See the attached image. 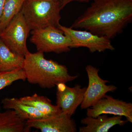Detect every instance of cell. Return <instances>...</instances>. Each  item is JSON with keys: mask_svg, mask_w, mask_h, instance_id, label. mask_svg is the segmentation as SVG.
I'll list each match as a JSON object with an SVG mask.
<instances>
[{"mask_svg": "<svg viewBox=\"0 0 132 132\" xmlns=\"http://www.w3.org/2000/svg\"><path fill=\"white\" fill-rule=\"evenodd\" d=\"M29 127L42 132H75V122L71 117L62 112L52 116L26 121Z\"/></svg>", "mask_w": 132, "mask_h": 132, "instance_id": "cell-9", "label": "cell"}, {"mask_svg": "<svg viewBox=\"0 0 132 132\" xmlns=\"http://www.w3.org/2000/svg\"><path fill=\"white\" fill-rule=\"evenodd\" d=\"M1 29H0V33H1Z\"/></svg>", "mask_w": 132, "mask_h": 132, "instance_id": "cell-21", "label": "cell"}, {"mask_svg": "<svg viewBox=\"0 0 132 132\" xmlns=\"http://www.w3.org/2000/svg\"><path fill=\"white\" fill-rule=\"evenodd\" d=\"M59 28L71 40V48L86 47L91 53H100L107 50H114L111 40L105 37L99 36L86 30L79 31L60 24Z\"/></svg>", "mask_w": 132, "mask_h": 132, "instance_id": "cell-6", "label": "cell"}, {"mask_svg": "<svg viewBox=\"0 0 132 132\" xmlns=\"http://www.w3.org/2000/svg\"><path fill=\"white\" fill-rule=\"evenodd\" d=\"M59 1H60V2H61V1H62V0H59Z\"/></svg>", "mask_w": 132, "mask_h": 132, "instance_id": "cell-20", "label": "cell"}, {"mask_svg": "<svg viewBox=\"0 0 132 132\" xmlns=\"http://www.w3.org/2000/svg\"><path fill=\"white\" fill-rule=\"evenodd\" d=\"M31 31L21 11L0 33V38L12 52L25 57L29 52L27 40Z\"/></svg>", "mask_w": 132, "mask_h": 132, "instance_id": "cell-5", "label": "cell"}, {"mask_svg": "<svg viewBox=\"0 0 132 132\" xmlns=\"http://www.w3.org/2000/svg\"><path fill=\"white\" fill-rule=\"evenodd\" d=\"M88 79V84L86 88L84 98L80 105L81 108L86 109L92 106L104 97L108 92L117 90L114 85H106L109 81L102 79L99 75V69L91 65L86 67Z\"/></svg>", "mask_w": 132, "mask_h": 132, "instance_id": "cell-7", "label": "cell"}, {"mask_svg": "<svg viewBox=\"0 0 132 132\" xmlns=\"http://www.w3.org/2000/svg\"><path fill=\"white\" fill-rule=\"evenodd\" d=\"M31 130L26 121L20 118L15 111L7 109L2 112L0 106V132H29Z\"/></svg>", "mask_w": 132, "mask_h": 132, "instance_id": "cell-13", "label": "cell"}, {"mask_svg": "<svg viewBox=\"0 0 132 132\" xmlns=\"http://www.w3.org/2000/svg\"><path fill=\"white\" fill-rule=\"evenodd\" d=\"M25 0H6L0 19V29L6 27L12 19L21 11Z\"/></svg>", "mask_w": 132, "mask_h": 132, "instance_id": "cell-16", "label": "cell"}, {"mask_svg": "<svg viewBox=\"0 0 132 132\" xmlns=\"http://www.w3.org/2000/svg\"><path fill=\"white\" fill-rule=\"evenodd\" d=\"M102 114L124 116L127 122H132V104L114 99L105 95L92 106L87 108L88 117L96 118Z\"/></svg>", "mask_w": 132, "mask_h": 132, "instance_id": "cell-8", "label": "cell"}, {"mask_svg": "<svg viewBox=\"0 0 132 132\" xmlns=\"http://www.w3.org/2000/svg\"><path fill=\"white\" fill-rule=\"evenodd\" d=\"M1 73V72H0V73Z\"/></svg>", "mask_w": 132, "mask_h": 132, "instance_id": "cell-22", "label": "cell"}, {"mask_svg": "<svg viewBox=\"0 0 132 132\" xmlns=\"http://www.w3.org/2000/svg\"><path fill=\"white\" fill-rule=\"evenodd\" d=\"M108 114H102L96 118L87 116L81 120L85 125L80 127V132H108L116 125L123 126L127 122L122 119V117L118 116H109Z\"/></svg>", "mask_w": 132, "mask_h": 132, "instance_id": "cell-11", "label": "cell"}, {"mask_svg": "<svg viewBox=\"0 0 132 132\" xmlns=\"http://www.w3.org/2000/svg\"><path fill=\"white\" fill-rule=\"evenodd\" d=\"M23 70L29 82L43 88H52L61 83L72 81L78 75L72 76L66 66L44 57V53H30L24 57Z\"/></svg>", "mask_w": 132, "mask_h": 132, "instance_id": "cell-2", "label": "cell"}, {"mask_svg": "<svg viewBox=\"0 0 132 132\" xmlns=\"http://www.w3.org/2000/svg\"><path fill=\"white\" fill-rule=\"evenodd\" d=\"M26 76L22 68L0 73V90L8 86L17 80L25 81Z\"/></svg>", "mask_w": 132, "mask_h": 132, "instance_id": "cell-17", "label": "cell"}, {"mask_svg": "<svg viewBox=\"0 0 132 132\" xmlns=\"http://www.w3.org/2000/svg\"><path fill=\"white\" fill-rule=\"evenodd\" d=\"M1 103L4 109L14 110L19 117L24 120L47 117L34 107L22 103L19 98L7 97L3 99Z\"/></svg>", "mask_w": 132, "mask_h": 132, "instance_id": "cell-12", "label": "cell"}, {"mask_svg": "<svg viewBox=\"0 0 132 132\" xmlns=\"http://www.w3.org/2000/svg\"><path fill=\"white\" fill-rule=\"evenodd\" d=\"M132 20V0H93L71 27L83 29L111 40Z\"/></svg>", "mask_w": 132, "mask_h": 132, "instance_id": "cell-1", "label": "cell"}, {"mask_svg": "<svg viewBox=\"0 0 132 132\" xmlns=\"http://www.w3.org/2000/svg\"><path fill=\"white\" fill-rule=\"evenodd\" d=\"M6 0H0V19L2 14L3 8Z\"/></svg>", "mask_w": 132, "mask_h": 132, "instance_id": "cell-19", "label": "cell"}, {"mask_svg": "<svg viewBox=\"0 0 132 132\" xmlns=\"http://www.w3.org/2000/svg\"><path fill=\"white\" fill-rule=\"evenodd\" d=\"M56 86V105L62 112L71 117L82 103L86 87H81L79 85L71 87L63 83Z\"/></svg>", "mask_w": 132, "mask_h": 132, "instance_id": "cell-10", "label": "cell"}, {"mask_svg": "<svg viewBox=\"0 0 132 132\" xmlns=\"http://www.w3.org/2000/svg\"><path fill=\"white\" fill-rule=\"evenodd\" d=\"M91 0H62L61 2V8L62 9L63 8L69 3L73 2H80L87 3L89 2Z\"/></svg>", "mask_w": 132, "mask_h": 132, "instance_id": "cell-18", "label": "cell"}, {"mask_svg": "<svg viewBox=\"0 0 132 132\" xmlns=\"http://www.w3.org/2000/svg\"><path fill=\"white\" fill-rule=\"evenodd\" d=\"M24 57L12 52L0 38V72L22 68Z\"/></svg>", "mask_w": 132, "mask_h": 132, "instance_id": "cell-14", "label": "cell"}, {"mask_svg": "<svg viewBox=\"0 0 132 132\" xmlns=\"http://www.w3.org/2000/svg\"><path fill=\"white\" fill-rule=\"evenodd\" d=\"M19 99L22 103L34 107L47 117L52 116L62 112L57 105H53L52 101L47 97L36 93L31 96H24Z\"/></svg>", "mask_w": 132, "mask_h": 132, "instance_id": "cell-15", "label": "cell"}, {"mask_svg": "<svg viewBox=\"0 0 132 132\" xmlns=\"http://www.w3.org/2000/svg\"><path fill=\"white\" fill-rule=\"evenodd\" d=\"M62 10L59 0H25L21 11L31 30L58 28Z\"/></svg>", "mask_w": 132, "mask_h": 132, "instance_id": "cell-3", "label": "cell"}, {"mask_svg": "<svg viewBox=\"0 0 132 132\" xmlns=\"http://www.w3.org/2000/svg\"><path fill=\"white\" fill-rule=\"evenodd\" d=\"M30 41L38 52L57 54L68 52L72 46L70 39L58 28L48 27L32 30Z\"/></svg>", "mask_w": 132, "mask_h": 132, "instance_id": "cell-4", "label": "cell"}]
</instances>
